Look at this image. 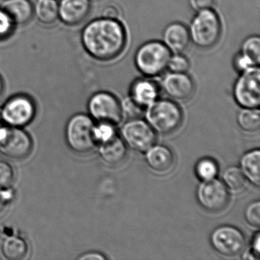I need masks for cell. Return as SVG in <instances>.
Segmentation results:
<instances>
[{"label":"cell","instance_id":"33","mask_svg":"<svg viewBox=\"0 0 260 260\" xmlns=\"http://www.w3.org/2000/svg\"><path fill=\"white\" fill-rule=\"evenodd\" d=\"M234 66L237 72L241 73L249 71L252 68H258L252 60H249L247 57L242 54L241 52L237 53L234 59Z\"/></svg>","mask_w":260,"mask_h":260},{"label":"cell","instance_id":"36","mask_svg":"<svg viewBox=\"0 0 260 260\" xmlns=\"http://www.w3.org/2000/svg\"><path fill=\"white\" fill-rule=\"evenodd\" d=\"M251 253L252 254L255 259H259L260 254V235L259 233H257L252 240V246H251Z\"/></svg>","mask_w":260,"mask_h":260},{"label":"cell","instance_id":"8","mask_svg":"<svg viewBox=\"0 0 260 260\" xmlns=\"http://www.w3.org/2000/svg\"><path fill=\"white\" fill-rule=\"evenodd\" d=\"M36 112V104L32 99L25 94H18L7 100L4 105L3 120L11 127H25L34 119Z\"/></svg>","mask_w":260,"mask_h":260},{"label":"cell","instance_id":"25","mask_svg":"<svg viewBox=\"0 0 260 260\" xmlns=\"http://www.w3.org/2000/svg\"><path fill=\"white\" fill-rule=\"evenodd\" d=\"M240 52L252 60L256 66L260 63V38L258 36H249L242 44Z\"/></svg>","mask_w":260,"mask_h":260},{"label":"cell","instance_id":"39","mask_svg":"<svg viewBox=\"0 0 260 260\" xmlns=\"http://www.w3.org/2000/svg\"><path fill=\"white\" fill-rule=\"evenodd\" d=\"M4 88H5V83H4L2 76L0 75V97L2 96L3 93H4Z\"/></svg>","mask_w":260,"mask_h":260},{"label":"cell","instance_id":"31","mask_svg":"<svg viewBox=\"0 0 260 260\" xmlns=\"http://www.w3.org/2000/svg\"><path fill=\"white\" fill-rule=\"evenodd\" d=\"M15 174L13 167L4 161H0V188H7L12 185Z\"/></svg>","mask_w":260,"mask_h":260},{"label":"cell","instance_id":"14","mask_svg":"<svg viewBox=\"0 0 260 260\" xmlns=\"http://www.w3.org/2000/svg\"><path fill=\"white\" fill-rule=\"evenodd\" d=\"M162 89L176 101H186L192 96L194 83L187 73L170 72L162 80Z\"/></svg>","mask_w":260,"mask_h":260},{"label":"cell","instance_id":"5","mask_svg":"<svg viewBox=\"0 0 260 260\" xmlns=\"http://www.w3.org/2000/svg\"><path fill=\"white\" fill-rule=\"evenodd\" d=\"M146 118L153 130L160 134H170L180 125L182 114L173 102L157 100L147 106Z\"/></svg>","mask_w":260,"mask_h":260},{"label":"cell","instance_id":"30","mask_svg":"<svg viewBox=\"0 0 260 260\" xmlns=\"http://www.w3.org/2000/svg\"><path fill=\"white\" fill-rule=\"evenodd\" d=\"M95 139L97 143L106 142L116 135L115 134V125L108 123H100L95 127Z\"/></svg>","mask_w":260,"mask_h":260},{"label":"cell","instance_id":"7","mask_svg":"<svg viewBox=\"0 0 260 260\" xmlns=\"http://www.w3.org/2000/svg\"><path fill=\"white\" fill-rule=\"evenodd\" d=\"M29 135L20 127H0V153L12 159H23L32 150Z\"/></svg>","mask_w":260,"mask_h":260},{"label":"cell","instance_id":"1","mask_svg":"<svg viewBox=\"0 0 260 260\" xmlns=\"http://www.w3.org/2000/svg\"><path fill=\"white\" fill-rule=\"evenodd\" d=\"M81 43L92 58L99 61H110L124 51L127 34L118 19L102 16L85 25L82 30Z\"/></svg>","mask_w":260,"mask_h":260},{"label":"cell","instance_id":"26","mask_svg":"<svg viewBox=\"0 0 260 260\" xmlns=\"http://www.w3.org/2000/svg\"><path fill=\"white\" fill-rule=\"evenodd\" d=\"M196 173L201 180H211L214 179L218 173V167L215 161L213 159L204 158L198 162L196 167Z\"/></svg>","mask_w":260,"mask_h":260},{"label":"cell","instance_id":"28","mask_svg":"<svg viewBox=\"0 0 260 260\" xmlns=\"http://www.w3.org/2000/svg\"><path fill=\"white\" fill-rule=\"evenodd\" d=\"M121 113L129 119H138L145 112V107L138 104L132 97L124 100L121 104Z\"/></svg>","mask_w":260,"mask_h":260},{"label":"cell","instance_id":"37","mask_svg":"<svg viewBox=\"0 0 260 260\" xmlns=\"http://www.w3.org/2000/svg\"><path fill=\"white\" fill-rule=\"evenodd\" d=\"M118 16H119V10L115 6H109L103 10V17L118 19Z\"/></svg>","mask_w":260,"mask_h":260},{"label":"cell","instance_id":"12","mask_svg":"<svg viewBox=\"0 0 260 260\" xmlns=\"http://www.w3.org/2000/svg\"><path fill=\"white\" fill-rule=\"evenodd\" d=\"M121 134L131 148L141 153H146L156 142L154 130L150 124L138 118L126 123Z\"/></svg>","mask_w":260,"mask_h":260},{"label":"cell","instance_id":"6","mask_svg":"<svg viewBox=\"0 0 260 260\" xmlns=\"http://www.w3.org/2000/svg\"><path fill=\"white\" fill-rule=\"evenodd\" d=\"M234 95L243 109H258L260 106V69L252 68L240 74L234 84Z\"/></svg>","mask_w":260,"mask_h":260},{"label":"cell","instance_id":"3","mask_svg":"<svg viewBox=\"0 0 260 260\" xmlns=\"http://www.w3.org/2000/svg\"><path fill=\"white\" fill-rule=\"evenodd\" d=\"M172 52L159 41L145 42L137 50L135 63L137 69L144 77H159L167 70Z\"/></svg>","mask_w":260,"mask_h":260},{"label":"cell","instance_id":"40","mask_svg":"<svg viewBox=\"0 0 260 260\" xmlns=\"http://www.w3.org/2000/svg\"><path fill=\"white\" fill-rule=\"evenodd\" d=\"M3 121L2 109L0 108V123Z\"/></svg>","mask_w":260,"mask_h":260},{"label":"cell","instance_id":"17","mask_svg":"<svg viewBox=\"0 0 260 260\" xmlns=\"http://www.w3.org/2000/svg\"><path fill=\"white\" fill-rule=\"evenodd\" d=\"M0 7L7 12L17 27L28 25L34 18L31 0H4Z\"/></svg>","mask_w":260,"mask_h":260},{"label":"cell","instance_id":"20","mask_svg":"<svg viewBox=\"0 0 260 260\" xmlns=\"http://www.w3.org/2000/svg\"><path fill=\"white\" fill-rule=\"evenodd\" d=\"M34 17L44 25H52L59 20V2L57 0H36Z\"/></svg>","mask_w":260,"mask_h":260},{"label":"cell","instance_id":"24","mask_svg":"<svg viewBox=\"0 0 260 260\" xmlns=\"http://www.w3.org/2000/svg\"><path fill=\"white\" fill-rule=\"evenodd\" d=\"M223 184L232 191H240L246 186V178L240 168L231 167L226 169L223 176Z\"/></svg>","mask_w":260,"mask_h":260},{"label":"cell","instance_id":"38","mask_svg":"<svg viewBox=\"0 0 260 260\" xmlns=\"http://www.w3.org/2000/svg\"><path fill=\"white\" fill-rule=\"evenodd\" d=\"M79 258L81 260H105L106 258V256L98 252H89V253L84 254Z\"/></svg>","mask_w":260,"mask_h":260},{"label":"cell","instance_id":"16","mask_svg":"<svg viewBox=\"0 0 260 260\" xmlns=\"http://www.w3.org/2000/svg\"><path fill=\"white\" fill-rule=\"evenodd\" d=\"M159 95V86L149 77L137 79L131 86L130 96L145 108L157 100Z\"/></svg>","mask_w":260,"mask_h":260},{"label":"cell","instance_id":"2","mask_svg":"<svg viewBox=\"0 0 260 260\" xmlns=\"http://www.w3.org/2000/svg\"><path fill=\"white\" fill-rule=\"evenodd\" d=\"M191 42L201 49H211L220 40L222 33L221 21L213 9L197 12L190 24Z\"/></svg>","mask_w":260,"mask_h":260},{"label":"cell","instance_id":"18","mask_svg":"<svg viewBox=\"0 0 260 260\" xmlns=\"http://www.w3.org/2000/svg\"><path fill=\"white\" fill-rule=\"evenodd\" d=\"M147 165L157 173H166L173 167L174 156L173 152L164 146H154L146 152Z\"/></svg>","mask_w":260,"mask_h":260},{"label":"cell","instance_id":"29","mask_svg":"<svg viewBox=\"0 0 260 260\" xmlns=\"http://www.w3.org/2000/svg\"><path fill=\"white\" fill-rule=\"evenodd\" d=\"M190 68L188 57L182 53H174L169 60L167 69L172 73H187Z\"/></svg>","mask_w":260,"mask_h":260},{"label":"cell","instance_id":"27","mask_svg":"<svg viewBox=\"0 0 260 260\" xmlns=\"http://www.w3.org/2000/svg\"><path fill=\"white\" fill-rule=\"evenodd\" d=\"M17 26L10 15L0 7V41H6L11 38Z\"/></svg>","mask_w":260,"mask_h":260},{"label":"cell","instance_id":"32","mask_svg":"<svg viewBox=\"0 0 260 260\" xmlns=\"http://www.w3.org/2000/svg\"><path fill=\"white\" fill-rule=\"evenodd\" d=\"M245 219L251 226L254 228H259L260 203L258 201L252 202L246 207L245 211Z\"/></svg>","mask_w":260,"mask_h":260},{"label":"cell","instance_id":"35","mask_svg":"<svg viewBox=\"0 0 260 260\" xmlns=\"http://www.w3.org/2000/svg\"><path fill=\"white\" fill-rule=\"evenodd\" d=\"M13 198V193L11 190L0 189V214L4 213Z\"/></svg>","mask_w":260,"mask_h":260},{"label":"cell","instance_id":"10","mask_svg":"<svg viewBox=\"0 0 260 260\" xmlns=\"http://www.w3.org/2000/svg\"><path fill=\"white\" fill-rule=\"evenodd\" d=\"M211 243L219 253L226 256H235L243 252L246 246V239L240 230L224 225L213 231Z\"/></svg>","mask_w":260,"mask_h":260},{"label":"cell","instance_id":"34","mask_svg":"<svg viewBox=\"0 0 260 260\" xmlns=\"http://www.w3.org/2000/svg\"><path fill=\"white\" fill-rule=\"evenodd\" d=\"M191 8L196 12L212 9L214 5V0H189Z\"/></svg>","mask_w":260,"mask_h":260},{"label":"cell","instance_id":"11","mask_svg":"<svg viewBox=\"0 0 260 260\" xmlns=\"http://www.w3.org/2000/svg\"><path fill=\"white\" fill-rule=\"evenodd\" d=\"M197 199L202 208L211 212H219L226 208L229 193L223 182L216 179L202 181L197 190Z\"/></svg>","mask_w":260,"mask_h":260},{"label":"cell","instance_id":"19","mask_svg":"<svg viewBox=\"0 0 260 260\" xmlns=\"http://www.w3.org/2000/svg\"><path fill=\"white\" fill-rule=\"evenodd\" d=\"M102 159L110 165L121 164L127 154V149L124 141L115 135L112 139L102 143L100 148Z\"/></svg>","mask_w":260,"mask_h":260},{"label":"cell","instance_id":"23","mask_svg":"<svg viewBox=\"0 0 260 260\" xmlns=\"http://www.w3.org/2000/svg\"><path fill=\"white\" fill-rule=\"evenodd\" d=\"M237 123L240 128L244 132H258L260 127L259 109H242L237 116Z\"/></svg>","mask_w":260,"mask_h":260},{"label":"cell","instance_id":"15","mask_svg":"<svg viewBox=\"0 0 260 260\" xmlns=\"http://www.w3.org/2000/svg\"><path fill=\"white\" fill-rule=\"evenodd\" d=\"M190 42L188 28L180 22L169 24L162 33V43L171 52L183 53L188 48Z\"/></svg>","mask_w":260,"mask_h":260},{"label":"cell","instance_id":"4","mask_svg":"<svg viewBox=\"0 0 260 260\" xmlns=\"http://www.w3.org/2000/svg\"><path fill=\"white\" fill-rule=\"evenodd\" d=\"M95 127L93 121L87 115H74L68 121L65 132L70 148L82 154L92 151L98 144L95 139Z\"/></svg>","mask_w":260,"mask_h":260},{"label":"cell","instance_id":"22","mask_svg":"<svg viewBox=\"0 0 260 260\" xmlns=\"http://www.w3.org/2000/svg\"><path fill=\"white\" fill-rule=\"evenodd\" d=\"M2 252L9 260L24 259L28 255V244L20 237H10L3 243Z\"/></svg>","mask_w":260,"mask_h":260},{"label":"cell","instance_id":"21","mask_svg":"<svg viewBox=\"0 0 260 260\" xmlns=\"http://www.w3.org/2000/svg\"><path fill=\"white\" fill-rule=\"evenodd\" d=\"M240 170L246 179L256 186L260 185V152L251 150L240 159Z\"/></svg>","mask_w":260,"mask_h":260},{"label":"cell","instance_id":"13","mask_svg":"<svg viewBox=\"0 0 260 260\" xmlns=\"http://www.w3.org/2000/svg\"><path fill=\"white\" fill-rule=\"evenodd\" d=\"M91 10L90 0H60L59 20L67 26H77L87 19Z\"/></svg>","mask_w":260,"mask_h":260},{"label":"cell","instance_id":"9","mask_svg":"<svg viewBox=\"0 0 260 260\" xmlns=\"http://www.w3.org/2000/svg\"><path fill=\"white\" fill-rule=\"evenodd\" d=\"M88 109L92 118L100 123L116 125L122 118L121 103L118 99L108 92H99L89 99Z\"/></svg>","mask_w":260,"mask_h":260}]
</instances>
